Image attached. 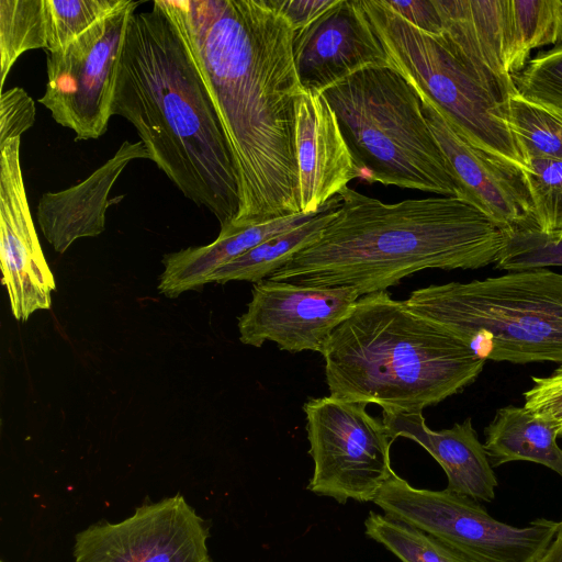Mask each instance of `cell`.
<instances>
[{
  "mask_svg": "<svg viewBox=\"0 0 562 562\" xmlns=\"http://www.w3.org/2000/svg\"><path fill=\"white\" fill-rule=\"evenodd\" d=\"M220 117L237 176L235 227L299 214L294 29L274 0H159ZM304 214V213H303Z\"/></svg>",
  "mask_w": 562,
  "mask_h": 562,
  "instance_id": "obj_1",
  "label": "cell"
},
{
  "mask_svg": "<svg viewBox=\"0 0 562 562\" xmlns=\"http://www.w3.org/2000/svg\"><path fill=\"white\" fill-rule=\"evenodd\" d=\"M330 222L268 279L307 286L385 291L426 269L496 263L512 229L454 196L385 203L349 187Z\"/></svg>",
  "mask_w": 562,
  "mask_h": 562,
  "instance_id": "obj_2",
  "label": "cell"
},
{
  "mask_svg": "<svg viewBox=\"0 0 562 562\" xmlns=\"http://www.w3.org/2000/svg\"><path fill=\"white\" fill-rule=\"evenodd\" d=\"M112 115L136 128L157 167L221 224L239 211L237 176L214 103L160 4L134 12L117 66Z\"/></svg>",
  "mask_w": 562,
  "mask_h": 562,
  "instance_id": "obj_3",
  "label": "cell"
},
{
  "mask_svg": "<svg viewBox=\"0 0 562 562\" xmlns=\"http://www.w3.org/2000/svg\"><path fill=\"white\" fill-rule=\"evenodd\" d=\"M322 355L330 396L403 413L461 392L485 364L386 291L360 297Z\"/></svg>",
  "mask_w": 562,
  "mask_h": 562,
  "instance_id": "obj_4",
  "label": "cell"
},
{
  "mask_svg": "<svg viewBox=\"0 0 562 562\" xmlns=\"http://www.w3.org/2000/svg\"><path fill=\"white\" fill-rule=\"evenodd\" d=\"M403 302L484 361L562 363V273L531 269L432 284Z\"/></svg>",
  "mask_w": 562,
  "mask_h": 562,
  "instance_id": "obj_5",
  "label": "cell"
},
{
  "mask_svg": "<svg viewBox=\"0 0 562 562\" xmlns=\"http://www.w3.org/2000/svg\"><path fill=\"white\" fill-rule=\"evenodd\" d=\"M359 178L461 199L414 87L391 67H371L324 92Z\"/></svg>",
  "mask_w": 562,
  "mask_h": 562,
  "instance_id": "obj_6",
  "label": "cell"
},
{
  "mask_svg": "<svg viewBox=\"0 0 562 562\" xmlns=\"http://www.w3.org/2000/svg\"><path fill=\"white\" fill-rule=\"evenodd\" d=\"M389 60L446 122L473 146L525 170L528 159L509 121L508 103L472 72L442 34H430L385 0H358Z\"/></svg>",
  "mask_w": 562,
  "mask_h": 562,
  "instance_id": "obj_7",
  "label": "cell"
},
{
  "mask_svg": "<svg viewBox=\"0 0 562 562\" xmlns=\"http://www.w3.org/2000/svg\"><path fill=\"white\" fill-rule=\"evenodd\" d=\"M372 503L390 517L418 528L473 562H537L558 521L537 518L527 526L502 522L475 501L447 488H417L394 473Z\"/></svg>",
  "mask_w": 562,
  "mask_h": 562,
  "instance_id": "obj_8",
  "label": "cell"
},
{
  "mask_svg": "<svg viewBox=\"0 0 562 562\" xmlns=\"http://www.w3.org/2000/svg\"><path fill=\"white\" fill-rule=\"evenodd\" d=\"M366 407L364 403L330 395L303 405L308 453L314 462L307 484L312 493L340 504L349 499L372 502L395 473L390 457L393 440L384 424Z\"/></svg>",
  "mask_w": 562,
  "mask_h": 562,
  "instance_id": "obj_9",
  "label": "cell"
},
{
  "mask_svg": "<svg viewBox=\"0 0 562 562\" xmlns=\"http://www.w3.org/2000/svg\"><path fill=\"white\" fill-rule=\"evenodd\" d=\"M139 4L126 0L66 47L46 54L47 83L38 102L76 142L108 131L127 23Z\"/></svg>",
  "mask_w": 562,
  "mask_h": 562,
  "instance_id": "obj_10",
  "label": "cell"
},
{
  "mask_svg": "<svg viewBox=\"0 0 562 562\" xmlns=\"http://www.w3.org/2000/svg\"><path fill=\"white\" fill-rule=\"evenodd\" d=\"M209 528L181 494L147 503L119 522L76 535L75 562H213Z\"/></svg>",
  "mask_w": 562,
  "mask_h": 562,
  "instance_id": "obj_11",
  "label": "cell"
},
{
  "mask_svg": "<svg viewBox=\"0 0 562 562\" xmlns=\"http://www.w3.org/2000/svg\"><path fill=\"white\" fill-rule=\"evenodd\" d=\"M238 318L239 340L252 347L273 341L292 353H323L335 330L360 299L351 286H307L265 279L254 284Z\"/></svg>",
  "mask_w": 562,
  "mask_h": 562,
  "instance_id": "obj_12",
  "label": "cell"
},
{
  "mask_svg": "<svg viewBox=\"0 0 562 562\" xmlns=\"http://www.w3.org/2000/svg\"><path fill=\"white\" fill-rule=\"evenodd\" d=\"M20 144L15 138L0 145V260L11 312L25 322L50 307L56 283L30 212Z\"/></svg>",
  "mask_w": 562,
  "mask_h": 562,
  "instance_id": "obj_13",
  "label": "cell"
},
{
  "mask_svg": "<svg viewBox=\"0 0 562 562\" xmlns=\"http://www.w3.org/2000/svg\"><path fill=\"white\" fill-rule=\"evenodd\" d=\"M422 108L437 143L456 173L461 199L477 207L493 222L512 231L535 227L533 203L526 170L473 146L429 102L422 100Z\"/></svg>",
  "mask_w": 562,
  "mask_h": 562,
  "instance_id": "obj_14",
  "label": "cell"
},
{
  "mask_svg": "<svg viewBox=\"0 0 562 562\" xmlns=\"http://www.w3.org/2000/svg\"><path fill=\"white\" fill-rule=\"evenodd\" d=\"M293 50L302 88L316 92L363 69L389 67L358 0H336L315 21L294 31Z\"/></svg>",
  "mask_w": 562,
  "mask_h": 562,
  "instance_id": "obj_15",
  "label": "cell"
},
{
  "mask_svg": "<svg viewBox=\"0 0 562 562\" xmlns=\"http://www.w3.org/2000/svg\"><path fill=\"white\" fill-rule=\"evenodd\" d=\"M295 150L301 213L319 212L359 178L336 114L323 92L302 88L297 95Z\"/></svg>",
  "mask_w": 562,
  "mask_h": 562,
  "instance_id": "obj_16",
  "label": "cell"
},
{
  "mask_svg": "<svg viewBox=\"0 0 562 562\" xmlns=\"http://www.w3.org/2000/svg\"><path fill=\"white\" fill-rule=\"evenodd\" d=\"M442 35L472 72L508 103L517 94L506 72L509 46V0H434Z\"/></svg>",
  "mask_w": 562,
  "mask_h": 562,
  "instance_id": "obj_17",
  "label": "cell"
},
{
  "mask_svg": "<svg viewBox=\"0 0 562 562\" xmlns=\"http://www.w3.org/2000/svg\"><path fill=\"white\" fill-rule=\"evenodd\" d=\"M139 158L150 159L143 142L124 140L114 156L80 183L42 194L36 218L55 251L64 254L75 240L103 233L106 210L123 199H109V193L125 167Z\"/></svg>",
  "mask_w": 562,
  "mask_h": 562,
  "instance_id": "obj_18",
  "label": "cell"
},
{
  "mask_svg": "<svg viewBox=\"0 0 562 562\" xmlns=\"http://www.w3.org/2000/svg\"><path fill=\"white\" fill-rule=\"evenodd\" d=\"M382 423L393 441L408 438L439 463L447 475V490L475 501L490 503L495 498L497 479L470 417L439 431L428 428L423 412L383 411Z\"/></svg>",
  "mask_w": 562,
  "mask_h": 562,
  "instance_id": "obj_19",
  "label": "cell"
},
{
  "mask_svg": "<svg viewBox=\"0 0 562 562\" xmlns=\"http://www.w3.org/2000/svg\"><path fill=\"white\" fill-rule=\"evenodd\" d=\"M328 202L319 212L313 214L299 213L240 227L228 225L221 228L217 238L209 245L165 255V270L158 283L159 292L175 299L186 291L201 289L220 267L261 243L307 223Z\"/></svg>",
  "mask_w": 562,
  "mask_h": 562,
  "instance_id": "obj_20",
  "label": "cell"
},
{
  "mask_svg": "<svg viewBox=\"0 0 562 562\" xmlns=\"http://www.w3.org/2000/svg\"><path fill=\"white\" fill-rule=\"evenodd\" d=\"M484 447L493 467L512 461L539 463L562 476L558 430L524 406L498 408L485 428Z\"/></svg>",
  "mask_w": 562,
  "mask_h": 562,
  "instance_id": "obj_21",
  "label": "cell"
},
{
  "mask_svg": "<svg viewBox=\"0 0 562 562\" xmlns=\"http://www.w3.org/2000/svg\"><path fill=\"white\" fill-rule=\"evenodd\" d=\"M340 205L338 195L329 200L327 206L307 223L272 237L251 248L241 256L220 267L209 279L224 284L228 281L259 282L270 277L286 263L297 251L312 243L330 222Z\"/></svg>",
  "mask_w": 562,
  "mask_h": 562,
  "instance_id": "obj_22",
  "label": "cell"
},
{
  "mask_svg": "<svg viewBox=\"0 0 562 562\" xmlns=\"http://www.w3.org/2000/svg\"><path fill=\"white\" fill-rule=\"evenodd\" d=\"M509 25L505 69L513 77L525 69L532 49L562 45V0H509Z\"/></svg>",
  "mask_w": 562,
  "mask_h": 562,
  "instance_id": "obj_23",
  "label": "cell"
},
{
  "mask_svg": "<svg viewBox=\"0 0 562 562\" xmlns=\"http://www.w3.org/2000/svg\"><path fill=\"white\" fill-rule=\"evenodd\" d=\"M364 533L401 562H473L431 535L385 514L370 512Z\"/></svg>",
  "mask_w": 562,
  "mask_h": 562,
  "instance_id": "obj_24",
  "label": "cell"
},
{
  "mask_svg": "<svg viewBox=\"0 0 562 562\" xmlns=\"http://www.w3.org/2000/svg\"><path fill=\"white\" fill-rule=\"evenodd\" d=\"M47 48L43 0H0V89L12 66L27 50Z\"/></svg>",
  "mask_w": 562,
  "mask_h": 562,
  "instance_id": "obj_25",
  "label": "cell"
},
{
  "mask_svg": "<svg viewBox=\"0 0 562 562\" xmlns=\"http://www.w3.org/2000/svg\"><path fill=\"white\" fill-rule=\"evenodd\" d=\"M508 106L510 126L527 159L562 161V111L532 102L518 93L509 99Z\"/></svg>",
  "mask_w": 562,
  "mask_h": 562,
  "instance_id": "obj_26",
  "label": "cell"
},
{
  "mask_svg": "<svg viewBox=\"0 0 562 562\" xmlns=\"http://www.w3.org/2000/svg\"><path fill=\"white\" fill-rule=\"evenodd\" d=\"M47 29L46 52L66 47L126 0H43Z\"/></svg>",
  "mask_w": 562,
  "mask_h": 562,
  "instance_id": "obj_27",
  "label": "cell"
},
{
  "mask_svg": "<svg viewBox=\"0 0 562 562\" xmlns=\"http://www.w3.org/2000/svg\"><path fill=\"white\" fill-rule=\"evenodd\" d=\"M526 175L535 227L544 234L562 233V161L529 158Z\"/></svg>",
  "mask_w": 562,
  "mask_h": 562,
  "instance_id": "obj_28",
  "label": "cell"
},
{
  "mask_svg": "<svg viewBox=\"0 0 562 562\" xmlns=\"http://www.w3.org/2000/svg\"><path fill=\"white\" fill-rule=\"evenodd\" d=\"M495 267L508 272L562 267V233L544 234L536 227L512 231Z\"/></svg>",
  "mask_w": 562,
  "mask_h": 562,
  "instance_id": "obj_29",
  "label": "cell"
},
{
  "mask_svg": "<svg viewBox=\"0 0 562 562\" xmlns=\"http://www.w3.org/2000/svg\"><path fill=\"white\" fill-rule=\"evenodd\" d=\"M513 80L525 99L562 111V45L538 54Z\"/></svg>",
  "mask_w": 562,
  "mask_h": 562,
  "instance_id": "obj_30",
  "label": "cell"
},
{
  "mask_svg": "<svg viewBox=\"0 0 562 562\" xmlns=\"http://www.w3.org/2000/svg\"><path fill=\"white\" fill-rule=\"evenodd\" d=\"M533 385L524 393L531 414L551 424L562 435V363L549 376H532Z\"/></svg>",
  "mask_w": 562,
  "mask_h": 562,
  "instance_id": "obj_31",
  "label": "cell"
},
{
  "mask_svg": "<svg viewBox=\"0 0 562 562\" xmlns=\"http://www.w3.org/2000/svg\"><path fill=\"white\" fill-rule=\"evenodd\" d=\"M36 108L29 93L14 87L0 95V145L5 144L31 128L35 123Z\"/></svg>",
  "mask_w": 562,
  "mask_h": 562,
  "instance_id": "obj_32",
  "label": "cell"
},
{
  "mask_svg": "<svg viewBox=\"0 0 562 562\" xmlns=\"http://www.w3.org/2000/svg\"><path fill=\"white\" fill-rule=\"evenodd\" d=\"M385 3L412 25L430 34H441L442 25L434 0L390 1Z\"/></svg>",
  "mask_w": 562,
  "mask_h": 562,
  "instance_id": "obj_33",
  "label": "cell"
},
{
  "mask_svg": "<svg viewBox=\"0 0 562 562\" xmlns=\"http://www.w3.org/2000/svg\"><path fill=\"white\" fill-rule=\"evenodd\" d=\"M294 31L305 27L330 8L336 0H274Z\"/></svg>",
  "mask_w": 562,
  "mask_h": 562,
  "instance_id": "obj_34",
  "label": "cell"
},
{
  "mask_svg": "<svg viewBox=\"0 0 562 562\" xmlns=\"http://www.w3.org/2000/svg\"><path fill=\"white\" fill-rule=\"evenodd\" d=\"M537 562H562V519L558 521L552 541Z\"/></svg>",
  "mask_w": 562,
  "mask_h": 562,
  "instance_id": "obj_35",
  "label": "cell"
},
{
  "mask_svg": "<svg viewBox=\"0 0 562 562\" xmlns=\"http://www.w3.org/2000/svg\"><path fill=\"white\" fill-rule=\"evenodd\" d=\"M1 562H4V561H1Z\"/></svg>",
  "mask_w": 562,
  "mask_h": 562,
  "instance_id": "obj_36",
  "label": "cell"
}]
</instances>
